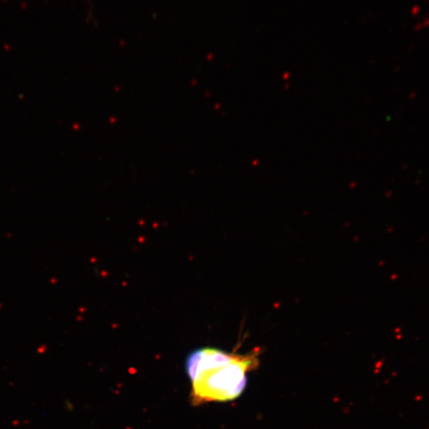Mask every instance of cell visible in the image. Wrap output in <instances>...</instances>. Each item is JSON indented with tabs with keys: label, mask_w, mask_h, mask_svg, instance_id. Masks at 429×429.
Segmentation results:
<instances>
[{
	"label": "cell",
	"mask_w": 429,
	"mask_h": 429,
	"mask_svg": "<svg viewBox=\"0 0 429 429\" xmlns=\"http://www.w3.org/2000/svg\"><path fill=\"white\" fill-rule=\"evenodd\" d=\"M258 365L257 353L238 355L209 348L194 350L186 362L193 404L225 403L241 396L249 373Z\"/></svg>",
	"instance_id": "cell-1"
}]
</instances>
